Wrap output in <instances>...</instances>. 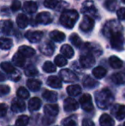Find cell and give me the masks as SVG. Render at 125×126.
I'll list each match as a JSON object with an SVG mask.
<instances>
[{
  "instance_id": "6da1fadb",
  "label": "cell",
  "mask_w": 125,
  "mask_h": 126,
  "mask_svg": "<svg viewBox=\"0 0 125 126\" xmlns=\"http://www.w3.org/2000/svg\"><path fill=\"white\" fill-rule=\"evenodd\" d=\"M95 99H96V104L98 107L105 110L110 107L114 101L113 94L107 88L98 91L95 94Z\"/></svg>"
},
{
  "instance_id": "7a4b0ae2",
  "label": "cell",
  "mask_w": 125,
  "mask_h": 126,
  "mask_svg": "<svg viewBox=\"0 0 125 126\" xmlns=\"http://www.w3.org/2000/svg\"><path fill=\"white\" fill-rule=\"evenodd\" d=\"M79 18V15L75 10H66L63 12L60 17V22L63 27L73 28Z\"/></svg>"
},
{
  "instance_id": "3957f363",
  "label": "cell",
  "mask_w": 125,
  "mask_h": 126,
  "mask_svg": "<svg viewBox=\"0 0 125 126\" xmlns=\"http://www.w3.org/2000/svg\"><path fill=\"white\" fill-rule=\"evenodd\" d=\"M123 33V27L117 20H110L105 24L103 28V33L105 37L110 39L114 34Z\"/></svg>"
},
{
  "instance_id": "277c9868",
  "label": "cell",
  "mask_w": 125,
  "mask_h": 126,
  "mask_svg": "<svg viewBox=\"0 0 125 126\" xmlns=\"http://www.w3.org/2000/svg\"><path fill=\"white\" fill-rule=\"evenodd\" d=\"M82 12L85 16H88L92 18H96V17H98V10H97L96 6L94 5V2L92 0H86L82 3Z\"/></svg>"
},
{
  "instance_id": "5b68a950",
  "label": "cell",
  "mask_w": 125,
  "mask_h": 126,
  "mask_svg": "<svg viewBox=\"0 0 125 126\" xmlns=\"http://www.w3.org/2000/svg\"><path fill=\"white\" fill-rule=\"evenodd\" d=\"M111 40V46L113 49L117 51H121L124 48L125 39L123 35V33H118L114 34L110 38Z\"/></svg>"
},
{
  "instance_id": "8992f818",
  "label": "cell",
  "mask_w": 125,
  "mask_h": 126,
  "mask_svg": "<svg viewBox=\"0 0 125 126\" xmlns=\"http://www.w3.org/2000/svg\"><path fill=\"white\" fill-rule=\"evenodd\" d=\"M80 104L82 108L86 111H91L94 109V105H93L92 97L88 94H84L80 98Z\"/></svg>"
},
{
  "instance_id": "52a82bcc",
  "label": "cell",
  "mask_w": 125,
  "mask_h": 126,
  "mask_svg": "<svg viewBox=\"0 0 125 126\" xmlns=\"http://www.w3.org/2000/svg\"><path fill=\"white\" fill-rule=\"evenodd\" d=\"M84 50L87 51V53L92 54L93 56H94V57L95 56L98 57L102 53L101 47H100L98 44L89 43V42L85 44V46H84Z\"/></svg>"
},
{
  "instance_id": "ba28073f",
  "label": "cell",
  "mask_w": 125,
  "mask_h": 126,
  "mask_svg": "<svg viewBox=\"0 0 125 126\" xmlns=\"http://www.w3.org/2000/svg\"><path fill=\"white\" fill-rule=\"evenodd\" d=\"M95 63L94 56H93L92 54H83L82 56H81L80 58V63L83 68L88 69L91 68Z\"/></svg>"
},
{
  "instance_id": "9c48e42d",
  "label": "cell",
  "mask_w": 125,
  "mask_h": 126,
  "mask_svg": "<svg viewBox=\"0 0 125 126\" xmlns=\"http://www.w3.org/2000/svg\"><path fill=\"white\" fill-rule=\"evenodd\" d=\"M94 21L92 17L88 16H85L82 19V22L80 24V28L83 32H89L94 28Z\"/></svg>"
},
{
  "instance_id": "30bf717a",
  "label": "cell",
  "mask_w": 125,
  "mask_h": 126,
  "mask_svg": "<svg viewBox=\"0 0 125 126\" xmlns=\"http://www.w3.org/2000/svg\"><path fill=\"white\" fill-rule=\"evenodd\" d=\"M60 76L63 81H65V82H74V81L78 80V77L76 76V75L69 69H64V70H61Z\"/></svg>"
},
{
  "instance_id": "8fae6325",
  "label": "cell",
  "mask_w": 125,
  "mask_h": 126,
  "mask_svg": "<svg viewBox=\"0 0 125 126\" xmlns=\"http://www.w3.org/2000/svg\"><path fill=\"white\" fill-rule=\"evenodd\" d=\"M11 110L14 112H22L26 110V104L22 99L15 98L11 102Z\"/></svg>"
},
{
  "instance_id": "7c38bea8",
  "label": "cell",
  "mask_w": 125,
  "mask_h": 126,
  "mask_svg": "<svg viewBox=\"0 0 125 126\" xmlns=\"http://www.w3.org/2000/svg\"><path fill=\"white\" fill-rule=\"evenodd\" d=\"M111 113L117 120H123L125 118V106L117 104L112 107Z\"/></svg>"
},
{
  "instance_id": "4fadbf2b",
  "label": "cell",
  "mask_w": 125,
  "mask_h": 126,
  "mask_svg": "<svg viewBox=\"0 0 125 126\" xmlns=\"http://www.w3.org/2000/svg\"><path fill=\"white\" fill-rule=\"evenodd\" d=\"M79 108V104L75 99L67 98L63 102V109L65 111H74Z\"/></svg>"
},
{
  "instance_id": "5bb4252c",
  "label": "cell",
  "mask_w": 125,
  "mask_h": 126,
  "mask_svg": "<svg viewBox=\"0 0 125 126\" xmlns=\"http://www.w3.org/2000/svg\"><path fill=\"white\" fill-rule=\"evenodd\" d=\"M36 22L40 24L47 25L52 22V16L49 12H41L36 16Z\"/></svg>"
},
{
  "instance_id": "9a60e30c",
  "label": "cell",
  "mask_w": 125,
  "mask_h": 126,
  "mask_svg": "<svg viewBox=\"0 0 125 126\" xmlns=\"http://www.w3.org/2000/svg\"><path fill=\"white\" fill-rule=\"evenodd\" d=\"M43 37V33L41 31H28L26 33V38L31 43H37L40 41Z\"/></svg>"
},
{
  "instance_id": "2e32d148",
  "label": "cell",
  "mask_w": 125,
  "mask_h": 126,
  "mask_svg": "<svg viewBox=\"0 0 125 126\" xmlns=\"http://www.w3.org/2000/svg\"><path fill=\"white\" fill-rule=\"evenodd\" d=\"M59 108L57 104H49L45 105V107H44V112L45 115L50 117H56L58 114Z\"/></svg>"
},
{
  "instance_id": "e0dca14e",
  "label": "cell",
  "mask_w": 125,
  "mask_h": 126,
  "mask_svg": "<svg viewBox=\"0 0 125 126\" xmlns=\"http://www.w3.org/2000/svg\"><path fill=\"white\" fill-rule=\"evenodd\" d=\"M40 50L45 56H52L54 52V47L52 42L45 41L41 44L40 47Z\"/></svg>"
},
{
  "instance_id": "ac0fdd59",
  "label": "cell",
  "mask_w": 125,
  "mask_h": 126,
  "mask_svg": "<svg viewBox=\"0 0 125 126\" xmlns=\"http://www.w3.org/2000/svg\"><path fill=\"white\" fill-rule=\"evenodd\" d=\"M99 125L100 126H114L115 125V121L110 115L104 113L101 115L99 118Z\"/></svg>"
},
{
  "instance_id": "d6986e66",
  "label": "cell",
  "mask_w": 125,
  "mask_h": 126,
  "mask_svg": "<svg viewBox=\"0 0 125 126\" xmlns=\"http://www.w3.org/2000/svg\"><path fill=\"white\" fill-rule=\"evenodd\" d=\"M47 85L53 88H60L62 87V81L59 77L55 76H52L48 77L46 81Z\"/></svg>"
},
{
  "instance_id": "ffe728a7",
  "label": "cell",
  "mask_w": 125,
  "mask_h": 126,
  "mask_svg": "<svg viewBox=\"0 0 125 126\" xmlns=\"http://www.w3.org/2000/svg\"><path fill=\"white\" fill-rule=\"evenodd\" d=\"M25 58L26 57L24 55H22L20 51H18L13 56L12 61H13L15 65H16L18 67H22L25 64Z\"/></svg>"
},
{
  "instance_id": "44dd1931",
  "label": "cell",
  "mask_w": 125,
  "mask_h": 126,
  "mask_svg": "<svg viewBox=\"0 0 125 126\" xmlns=\"http://www.w3.org/2000/svg\"><path fill=\"white\" fill-rule=\"evenodd\" d=\"M41 106V100L37 97L32 98L28 102V109L30 111H34L39 110Z\"/></svg>"
},
{
  "instance_id": "7402d4cb",
  "label": "cell",
  "mask_w": 125,
  "mask_h": 126,
  "mask_svg": "<svg viewBox=\"0 0 125 126\" xmlns=\"http://www.w3.org/2000/svg\"><path fill=\"white\" fill-rule=\"evenodd\" d=\"M111 81H113L115 84H124L125 83V73L124 72H118V73H115L111 76Z\"/></svg>"
},
{
  "instance_id": "603a6c76",
  "label": "cell",
  "mask_w": 125,
  "mask_h": 126,
  "mask_svg": "<svg viewBox=\"0 0 125 126\" xmlns=\"http://www.w3.org/2000/svg\"><path fill=\"white\" fill-rule=\"evenodd\" d=\"M16 23L20 28H25L28 25L29 20L28 16L24 14H21L16 17Z\"/></svg>"
},
{
  "instance_id": "cb8c5ba5",
  "label": "cell",
  "mask_w": 125,
  "mask_h": 126,
  "mask_svg": "<svg viewBox=\"0 0 125 126\" xmlns=\"http://www.w3.org/2000/svg\"><path fill=\"white\" fill-rule=\"evenodd\" d=\"M41 81L36 79H29L27 81V85L28 88L32 91H38L41 87Z\"/></svg>"
},
{
  "instance_id": "d4e9b609",
  "label": "cell",
  "mask_w": 125,
  "mask_h": 126,
  "mask_svg": "<svg viewBox=\"0 0 125 126\" xmlns=\"http://www.w3.org/2000/svg\"><path fill=\"white\" fill-rule=\"evenodd\" d=\"M13 25L10 21H2L1 22V31L4 34H10L12 31Z\"/></svg>"
},
{
  "instance_id": "484cf974",
  "label": "cell",
  "mask_w": 125,
  "mask_h": 126,
  "mask_svg": "<svg viewBox=\"0 0 125 126\" xmlns=\"http://www.w3.org/2000/svg\"><path fill=\"white\" fill-rule=\"evenodd\" d=\"M37 8H38L37 3L33 1H27L24 3V5H23L24 10L29 14L34 13L37 10Z\"/></svg>"
},
{
  "instance_id": "4316f807",
  "label": "cell",
  "mask_w": 125,
  "mask_h": 126,
  "mask_svg": "<svg viewBox=\"0 0 125 126\" xmlns=\"http://www.w3.org/2000/svg\"><path fill=\"white\" fill-rule=\"evenodd\" d=\"M50 37L56 42L63 41L65 39V34L63 32H60L58 30H53L50 33Z\"/></svg>"
},
{
  "instance_id": "83f0119b",
  "label": "cell",
  "mask_w": 125,
  "mask_h": 126,
  "mask_svg": "<svg viewBox=\"0 0 125 126\" xmlns=\"http://www.w3.org/2000/svg\"><path fill=\"white\" fill-rule=\"evenodd\" d=\"M22 55L26 57V58H31L35 54V50L33 48H32L28 46H22L19 48V51Z\"/></svg>"
},
{
  "instance_id": "f1b7e54d",
  "label": "cell",
  "mask_w": 125,
  "mask_h": 126,
  "mask_svg": "<svg viewBox=\"0 0 125 126\" xmlns=\"http://www.w3.org/2000/svg\"><path fill=\"white\" fill-rule=\"evenodd\" d=\"M43 98L45 100L51 101V102H55L57 100V94L54 91H51V90H45L43 93Z\"/></svg>"
},
{
  "instance_id": "f546056e",
  "label": "cell",
  "mask_w": 125,
  "mask_h": 126,
  "mask_svg": "<svg viewBox=\"0 0 125 126\" xmlns=\"http://www.w3.org/2000/svg\"><path fill=\"white\" fill-rule=\"evenodd\" d=\"M109 63H110V65L113 69H119L123 66V64H124L122 60L116 56L111 57V58H109Z\"/></svg>"
},
{
  "instance_id": "4dcf8cb0",
  "label": "cell",
  "mask_w": 125,
  "mask_h": 126,
  "mask_svg": "<svg viewBox=\"0 0 125 126\" xmlns=\"http://www.w3.org/2000/svg\"><path fill=\"white\" fill-rule=\"evenodd\" d=\"M60 51L63 56L66 57V58H72L74 56V54H75L72 47L69 45H63V47H61Z\"/></svg>"
},
{
  "instance_id": "1f68e13d",
  "label": "cell",
  "mask_w": 125,
  "mask_h": 126,
  "mask_svg": "<svg viewBox=\"0 0 125 126\" xmlns=\"http://www.w3.org/2000/svg\"><path fill=\"white\" fill-rule=\"evenodd\" d=\"M96 85H98V81L92 78L91 76H87L83 80V86L87 88H93Z\"/></svg>"
},
{
  "instance_id": "d6a6232c",
  "label": "cell",
  "mask_w": 125,
  "mask_h": 126,
  "mask_svg": "<svg viewBox=\"0 0 125 126\" xmlns=\"http://www.w3.org/2000/svg\"><path fill=\"white\" fill-rule=\"evenodd\" d=\"M106 73H107L106 70L105 68H103L102 66H98L93 70V75L96 78H98V79L103 78L104 76H105Z\"/></svg>"
},
{
  "instance_id": "836d02e7",
  "label": "cell",
  "mask_w": 125,
  "mask_h": 126,
  "mask_svg": "<svg viewBox=\"0 0 125 126\" xmlns=\"http://www.w3.org/2000/svg\"><path fill=\"white\" fill-rule=\"evenodd\" d=\"M67 92L71 96H76L82 92V88L79 85H70L67 88Z\"/></svg>"
},
{
  "instance_id": "e575fe53",
  "label": "cell",
  "mask_w": 125,
  "mask_h": 126,
  "mask_svg": "<svg viewBox=\"0 0 125 126\" xmlns=\"http://www.w3.org/2000/svg\"><path fill=\"white\" fill-rule=\"evenodd\" d=\"M117 5H118V3L117 0H105V3H104L105 8L110 11H115L117 10Z\"/></svg>"
},
{
  "instance_id": "d590c367",
  "label": "cell",
  "mask_w": 125,
  "mask_h": 126,
  "mask_svg": "<svg viewBox=\"0 0 125 126\" xmlns=\"http://www.w3.org/2000/svg\"><path fill=\"white\" fill-rule=\"evenodd\" d=\"M1 68H2V70L5 72V73L9 74V75L11 74V73H13V72H15V70H16L15 69V67H14L10 63H8V62H3V63H1Z\"/></svg>"
},
{
  "instance_id": "8d00e7d4",
  "label": "cell",
  "mask_w": 125,
  "mask_h": 126,
  "mask_svg": "<svg viewBox=\"0 0 125 126\" xmlns=\"http://www.w3.org/2000/svg\"><path fill=\"white\" fill-rule=\"evenodd\" d=\"M0 43H1V49H3V50H9L13 46L12 40L8 38H1Z\"/></svg>"
},
{
  "instance_id": "74e56055",
  "label": "cell",
  "mask_w": 125,
  "mask_h": 126,
  "mask_svg": "<svg viewBox=\"0 0 125 126\" xmlns=\"http://www.w3.org/2000/svg\"><path fill=\"white\" fill-rule=\"evenodd\" d=\"M76 117L75 115H72L68 118H66L65 119H63V126H76Z\"/></svg>"
},
{
  "instance_id": "f35d334b",
  "label": "cell",
  "mask_w": 125,
  "mask_h": 126,
  "mask_svg": "<svg viewBox=\"0 0 125 126\" xmlns=\"http://www.w3.org/2000/svg\"><path fill=\"white\" fill-rule=\"evenodd\" d=\"M69 40H70V41H71V43L76 47H81V46H82V39H81L80 37H79V35L76 34V33H72L69 37Z\"/></svg>"
},
{
  "instance_id": "ab89813d",
  "label": "cell",
  "mask_w": 125,
  "mask_h": 126,
  "mask_svg": "<svg viewBox=\"0 0 125 126\" xmlns=\"http://www.w3.org/2000/svg\"><path fill=\"white\" fill-rule=\"evenodd\" d=\"M24 73H25V75L27 76H35L38 75L39 71L36 69V67H34L33 65L30 64L25 69Z\"/></svg>"
},
{
  "instance_id": "60d3db41",
  "label": "cell",
  "mask_w": 125,
  "mask_h": 126,
  "mask_svg": "<svg viewBox=\"0 0 125 126\" xmlns=\"http://www.w3.org/2000/svg\"><path fill=\"white\" fill-rule=\"evenodd\" d=\"M29 122V118L26 115L20 116L15 121V126H27Z\"/></svg>"
},
{
  "instance_id": "b9f144b4",
  "label": "cell",
  "mask_w": 125,
  "mask_h": 126,
  "mask_svg": "<svg viewBox=\"0 0 125 126\" xmlns=\"http://www.w3.org/2000/svg\"><path fill=\"white\" fill-rule=\"evenodd\" d=\"M56 66L55 64L52 63L50 61H47L45 62V63L43 64V70L47 73H52V72H55L56 71Z\"/></svg>"
},
{
  "instance_id": "7bdbcfd3",
  "label": "cell",
  "mask_w": 125,
  "mask_h": 126,
  "mask_svg": "<svg viewBox=\"0 0 125 126\" xmlns=\"http://www.w3.org/2000/svg\"><path fill=\"white\" fill-rule=\"evenodd\" d=\"M16 94H17V96H18L19 98L23 99V100H24V99H28L29 97L28 91L25 88H23V87H21V88H19L18 89H17Z\"/></svg>"
},
{
  "instance_id": "ee69618b",
  "label": "cell",
  "mask_w": 125,
  "mask_h": 126,
  "mask_svg": "<svg viewBox=\"0 0 125 126\" xmlns=\"http://www.w3.org/2000/svg\"><path fill=\"white\" fill-rule=\"evenodd\" d=\"M54 62L56 65L59 67H63L67 64V59L64 58V56H62V55H57L54 59Z\"/></svg>"
},
{
  "instance_id": "f6af8a7d",
  "label": "cell",
  "mask_w": 125,
  "mask_h": 126,
  "mask_svg": "<svg viewBox=\"0 0 125 126\" xmlns=\"http://www.w3.org/2000/svg\"><path fill=\"white\" fill-rule=\"evenodd\" d=\"M58 0H45L44 5H45V7L49 9H56L58 5Z\"/></svg>"
},
{
  "instance_id": "bcb514c9",
  "label": "cell",
  "mask_w": 125,
  "mask_h": 126,
  "mask_svg": "<svg viewBox=\"0 0 125 126\" xmlns=\"http://www.w3.org/2000/svg\"><path fill=\"white\" fill-rule=\"evenodd\" d=\"M9 76H10V79H11L12 81H19V80L21 79V74H20V72H19L18 70H15V72L10 74Z\"/></svg>"
},
{
  "instance_id": "7dc6e473",
  "label": "cell",
  "mask_w": 125,
  "mask_h": 126,
  "mask_svg": "<svg viewBox=\"0 0 125 126\" xmlns=\"http://www.w3.org/2000/svg\"><path fill=\"white\" fill-rule=\"evenodd\" d=\"M10 87L7 86V85H1L0 86V93H1L2 96H3L5 94H8L10 93Z\"/></svg>"
},
{
  "instance_id": "c3c4849f",
  "label": "cell",
  "mask_w": 125,
  "mask_h": 126,
  "mask_svg": "<svg viewBox=\"0 0 125 126\" xmlns=\"http://www.w3.org/2000/svg\"><path fill=\"white\" fill-rule=\"evenodd\" d=\"M21 6H22V4H21L20 1H18V0H13L11 4V9L13 11H16V10H20Z\"/></svg>"
},
{
  "instance_id": "681fc988",
  "label": "cell",
  "mask_w": 125,
  "mask_h": 126,
  "mask_svg": "<svg viewBox=\"0 0 125 126\" xmlns=\"http://www.w3.org/2000/svg\"><path fill=\"white\" fill-rule=\"evenodd\" d=\"M119 20H125V8H120L117 12Z\"/></svg>"
},
{
  "instance_id": "f907efd6",
  "label": "cell",
  "mask_w": 125,
  "mask_h": 126,
  "mask_svg": "<svg viewBox=\"0 0 125 126\" xmlns=\"http://www.w3.org/2000/svg\"><path fill=\"white\" fill-rule=\"evenodd\" d=\"M69 4L67 3H65L64 1H62V2H59L58 3V5L57 6V8H56V10H57V11H62V10H65L66 9V7H68Z\"/></svg>"
},
{
  "instance_id": "816d5d0a",
  "label": "cell",
  "mask_w": 125,
  "mask_h": 126,
  "mask_svg": "<svg viewBox=\"0 0 125 126\" xmlns=\"http://www.w3.org/2000/svg\"><path fill=\"white\" fill-rule=\"evenodd\" d=\"M53 117H50V116H47V115H45V117L43 118V123L45 125H50V124L53 123Z\"/></svg>"
},
{
  "instance_id": "f5cc1de1",
  "label": "cell",
  "mask_w": 125,
  "mask_h": 126,
  "mask_svg": "<svg viewBox=\"0 0 125 126\" xmlns=\"http://www.w3.org/2000/svg\"><path fill=\"white\" fill-rule=\"evenodd\" d=\"M7 107H8V106L5 104H3V103H2V104L0 105V114H1V117H4V115L6 114L7 109H8Z\"/></svg>"
},
{
  "instance_id": "db71d44e",
  "label": "cell",
  "mask_w": 125,
  "mask_h": 126,
  "mask_svg": "<svg viewBox=\"0 0 125 126\" xmlns=\"http://www.w3.org/2000/svg\"><path fill=\"white\" fill-rule=\"evenodd\" d=\"M82 126H94V123L88 118H85L82 120Z\"/></svg>"
},
{
  "instance_id": "11a10c76",
  "label": "cell",
  "mask_w": 125,
  "mask_h": 126,
  "mask_svg": "<svg viewBox=\"0 0 125 126\" xmlns=\"http://www.w3.org/2000/svg\"><path fill=\"white\" fill-rule=\"evenodd\" d=\"M122 2H123V3H125V0H122Z\"/></svg>"
},
{
  "instance_id": "9f6ffc18",
  "label": "cell",
  "mask_w": 125,
  "mask_h": 126,
  "mask_svg": "<svg viewBox=\"0 0 125 126\" xmlns=\"http://www.w3.org/2000/svg\"><path fill=\"white\" fill-rule=\"evenodd\" d=\"M124 126H125V123H124Z\"/></svg>"
}]
</instances>
